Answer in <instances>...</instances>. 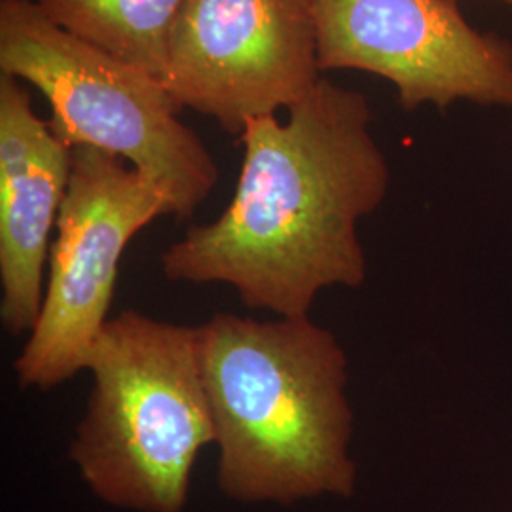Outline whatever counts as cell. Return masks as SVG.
<instances>
[{"label":"cell","mask_w":512,"mask_h":512,"mask_svg":"<svg viewBox=\"0 0 512 512\" xmlns=\"http://www.w3.org/2000/svg\"><path fill=\"white\" fill-rule=\"evenodd\" d=\"M238 184L219 219L162 255L169 281L222 283L253 310L304 317L319 293L365 283L359 226L387 198L391 169L365 93L323 76L287 120H251Z\"/></svg>","instance_id":"obj_1"},{"label":"cell","mask_w":512,"mask_h":512,"mask_svg":"<svg viewBox=\"0 0 512 512\" xmlns=\"http://www.w3.org/2000/svg\"><path fill=\"white\" fill-rule=\"evenodd\" d=\"M200 336L220 490L279 505L353 495L349 363L338 338L310 315L236 313L213 315Z\"/></svg>","instance_id":"obj_2"},{"label":"cell","mask_w":512,"mask_h":512,"mask_svg":"<svg viewBox=\"0 0 512 512\" xmlns=\"http://www.w3.org/2000/svg\"><path fill=\"white\" fill-rule=\"evenodd\" d=\"M93 385L69 458L112 507L181 512L203 446L215 442L200 327L126 310L88 359Z\"/></svg>","instance_id":"obj_3"},{"label":"cell","mask_w":512,"mask_h":512,"mask_svg":"<svg viewBox=\"0 0 512 512\" xmlns=\"http://www.w3.org/2000/svg\"><path fill=\"white\" fill-rule=\"evenodd\" d=\"M0 73L46 97L67 147L118 156L160 186L171 217L190 219L219 181L162 78L74 37L33 0H0Z\"/></svg>","instance_id":"obj_4"},{"label":"cell","mask_w":512,"mask_h":512,"mask_svg":"<svg viewBox=\"0 0 512 512\" xmlns=\"http://www.w3.org/2000/svg\"><path fill=\"white\" fill-rule=\"evenodd\" d=\"M164 215V190L141 171L103 150L73 148L42 310L14 363L21 387L48 391L86 370L109 323L124 251Z\"/></svg>","instance_id":"obj_5"},{"label":"cell","mask_w":512,"mask_h":512,"mask_svg":"<svg viewBox=\"0 0 512 512\" xmlns=\"http://www.w3.org/2000/svg\"><path fill=\"white\" fill-rule=\"evenodd\" d=\"M321 78L313 0H183L164 73L181 109L239 137L251 120L293 109Z\"/></svg>","instance_id":"obj_6"},{"label":"cell","mask_w":512,"mask_h":512,"mask_svg":"<svg viewBox=\"0 0 512 512\" xmlns=\"http://www.w3.org/2000/svg\"><path fill=\"white\" fill-rule=\"evenodd\" d=\"M313 19L321 73L380 76L406 110L512 109L511 42L475 29L456 0H313Z\"/></svg>","instance_id":"obj_7"},{"label":"cell","mask_w":512,"mask_h":512,"mask_svg":"<svg viewBox=\"0 0 512 512\" xmlns=\"http://www.w3.org/2000/svg\"><path fill=\"white\" fill-rule=\"evenodd\" d=\"M71 156L23 82L0 74V321L12 336H29L42 310Z\"/></svg>","instance_id":"obj_8"},{"label":"cell","mask_w":512,"mask_h":512,"mask_svg":"<svg viewBox=\"0 0 512 512\" xmlns=\"http://www.w3.org/2000/svg\"><path fill=\"white\" fill-rule=\"evenodd\" d=\"M74 37L164 80L167 46L183 0H33Z\"/></svg>","instance_id":"obj_9"},{"label":"cell","mask_w":512,"mask_h":512,"mask_svg":"<svg viewBox=\"0 0 512 512\" xmlns=\"http://www.w3.org/2000/svg\"><path fill=\"white\" fill-rule=\"evenodd\" d=\"M458 2V0H456ZM494 2H501V4H507V6H511L512 8V0H494Z\"/></svg>","instance_id":"obj_10"}]
</instances>
